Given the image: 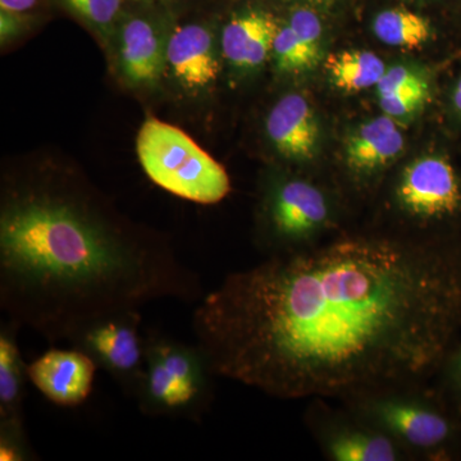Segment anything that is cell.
<instances>
[{
  "instance_id": "5",
  "label": "cell",
  "mask_w": 461,
  "mask_h": 461,
  "mask_svg": "<svg viewBox=\"0 0 461 461\" xmlns=\"http://www.w3.org/2000/svg\"><path fill=\"white\" fill-rule=\"evenodd\" d=\"M136 150L148 177L178 198L211 205L230 194L224 167L173 124L148 118L139 131Z\"/></svg>"
},
{
  "instance_id": "22",
  "label": "cell",
  "mask_w": 461,
  "mask_h": 461,
  "mask_svg": "<svg viewBox=\"0 0 461 461\" xmlns=\"http://www.w3.org/2000/svg\"><path fill=\"white\" fill-rule=\"evenodd\" d=\"M437 390L461 411V338L432 379Z\"/></svg>"
},
{
  "instance_id": "16",
  "label": "cell",
  "mask_w": 461,
  "mask_h": 461,
  "mask_svg": "<svg viewBox=\"0 0 461 461\" xmlns=\"http://www.w3.org/2000/svg\"><path fill=\"white\" fill-rule=\"evenodd\" d=\"M166 50L149 21L131 18L124 23L120 38V67L127 81L135 85L154 83L166 65Z\"/></svg>"
},
{
  "instance_id": "1",
  "label": "cell",
  "mask_w": 461,
  "mask_h": 461,
  "mask_svg": "<svg viewBox=\"0 0 461 461\" xmlns=\"http://www.w3.org/2000/svg\"><path fill=\"white\" fill-rule=\"evenodd\" d=\"M193 330L215 375L276 399L432 381L461 338V247L339 233L230 273L200 299Z\"/></svg>"
},
{
  "instance_id": "23",
  "label": "cell",
  "mask_w": 461,
  "mask_h": 461,
  "mask_svg": "<svg viewBox=\"0 0 461 461\" xmlns=\"http://www.w3.org/2000/svg\"><path fill=\"white\" fill-rule=\"evenodd\" d=\"M287 25L308 45L309 50L321 57V23L318 14L311 8H297L288 18Z\"/></svg>"
},
{
  "instance_id": "3",
  "label": "cell",
  "mask_w": 461,
  "mask_h": 461,
  "mask_svg": "<svg viewBox=\"0 0 461 461\" xmlns=\"http://www.w3.org/2000/svg\"><path fill=\"white\" fill-rule=\"evenodd\" d=\"M336 402L390 437L409 461L461 459V411L432 381L382 384Z\"/></svg>"
},
{
  "instance_id": "12",
  "label": "cell",
  "mask_w": 461,
  "mask_h": 461,
  "mask_svg": "<svg viewBox=\"0 0 461 461\" xmlns=\"http://www.w3.org/2000/svg\"><path fill=\"white\" fill-rule=\"evenodd\" d=\"M405 139L390 115L373 118L348 135L344 149V167L351 181L366 186L399 159Z\"/></svg>"
},
{
  "instance_id": "21",
  "label": "cell",
  "mask_w": 461,
  "mask_h": 461,
  "mask_svg": "<svg viewBox=\"0 0 461 461\" xmlns=\"http://www.w3.org/2000/svg\"><path fill=\"white\" fill-rule=\"evenodd\" d=\"M60 2L65 3L66 7L74 12L76 16L100 30L107 29L113 23L122 5V0H60Z\"/></svg>"
},
{
  "instance_id": "10",
  "label": "cell",
  "mask_w": 461,
  "mask_h": 461,
  "mask_svg": "<svg viewBox=\"0 0 461 461\" xmlns=\"http://www.w3.org/2000/svg\"><path fill=\"white\" fill-rule=\"evenodd\" d=\"M20 330L11 321L0 327V451L11 459H20L32 450L23 417L29 375L17 341Z\"/></svg>"
},
{
  "instance_id": "20",
  "label": "cell",
  "mask_w": 461,
  "mask_h": 461,
  "mask_svg": "<svg viewBox=\"0 0 461 461\" xmlns=\"http://www.w3.org/2000/svg\"><path fill=\"white\" fill-rule=\"evenodd\" d=\"M272 54L278 68L284 72L308 71L321 59L288 25L278 26Z\"/></svg>"
},
{
  "instance_id": "24",
  "label": "cell",
  "mask_w": 461,
  "mask_h": 461,
  "mask_svg": "<svg viewBox=\"0 0 461 461\" xmlns=\"http://www.w3.org/2000/svg\"><path fill=\"white\" fill-rule=\"evenodd\" d=\"M36 2L38 0H0V7L8 14H23L32 9Z\"/></svg>"
},
{
  "instance_id": "25",
  "label": "cell",
  "mask_w": 461,
  "mask_h": 461,
  "mask_svg": "<svg viewBox=\"0 0 461 461\" xmlns=\"http://www.w3.org/2000/svg\"><path fill=\"white\" fill-rule=\"evenodd\" d=\"M16 14L2 11V41H7L11 36L16 35Z\"/></svg>"
},
{
  "instance_id": "6",
  "label": "cell",
  "mask_w": 461,
  "mask_h": 461,
  "mask_svg": "<svg viewBox=\"0 0 461 461\" xmlns=\"http://www.w3.org/2000/svg\"><path fill=\"white\" fill-rule=\"evenodd\" d=\"M338 229V212L326 187L299 176L269 182L260 208L259 244L267 256L308 250Z\"/></svg>"
},
{
  "instance_id": "19",
  "label": "cell",
  "mask_w": 461,
  "mask_h": 461,
  "mask_svg": "<svg viewBox=\"0 0 461 461\" xmlns=\"http://www.w3.org/2000/svg\"><path fill=\"white\" fill-rule=\"evenodd\" d=\"M373 32L390 47L417 50L432 38L429 21L406 8L381 12L373 21Z\"/></svg>"
},
{
  "instance_id": "26",
  "label": "cell",
  "mask_w": 461,
  "mask_h": 461,
  "mask_svg": "<svg viewBox=\"0 0 461 461\" xmlns=\"http://www.w3.org/2000/svg\"><path fill=\"white\" fill-rule=\"evenodd\" d=\"M453 100L455 108H456L457 112H460L461 113V78L459 83H457L456 87H455Z\"/></svg>"
},
{
  "instance_id": "9",
  "label": "cell",
  "mask_w": 461,
  "mask_h": 461,
  "mask_svg": "<svg viewBox=\"0 0 461 461\" xmlns=\"http://www.w3.org/2000/svg\"><path fill=\"white\" fill-rule=\"evenodd\" d=\"M141 321L140 311L111 315L69 342L93 357L98 368L108 372L130 397H135L145 369L147 336L141 335Z\"/></svg>"
},
{
  "instance_id": "17",
  "label": "cell",
  "mask_w": 461,
  "mask_h": 461,
  "mask_svg": "<svg viewBox=\"0 0 461 461\" xmlns=\"http://www.w3.org/2000/svg\"><path fill=\"white\" fill-rule=\"evenodd\" d=\"M379 107L393 118L408 117L420 111L429 96V84L408 66L386 69L377 86Z\"/></svg>"
},
{
  "instance_id": "11",
  "label": "cell",
  "mask_w": 461,
  "mask_h": 461,
  "mask_svg": "<svg viewBox=\"0 0 461 461\" xmlns=\"http://www.w3.org/2000/svg\"><path fill=\"white\" fill-rule=\"evenodd\" d=\"M98 366L80 348H50L27 366L33 386L50 402L74 408L86 402L93 391Z\"/></svg>"
},
{
  "instance_id": "8",
  "label": "cell",
  "mask_w": 461,
  "mask_h": 461,
  "mask_svg": "<svg viewBox=\"0 0 461 461\" xmlns=\"http://www.w3.org/2000/svg\"><path fill=\"white\" fill-rule=\"evenodd\" d=\"M315 397L304 412L306 429L330 461H409L390 438L341 402Z\"/></svg>"
},
{
  "instance_id": "13",
  "label": "cell",
  "mask_w": 461,
  "mask_h": 461,
  "mask_svg": "<svg viewBox=\"0 0 461 461\" xmlns=\"http://www.w3.org/2000/svg\"><path fill=\"white\" fill-rule=\"evenodd\" d=\"M276 151L291 162H312L320 150L321 130L311 103L302 94H288L276 103L266 122Z\"/></svg>"
},
{
  "instance_id": "15",
  "label": "cell",
  "mask_w": 461,
  "mask_h": 461,
  "mask_svg": "<svg viewBox=\"0 0 461 461\" xmlns=\"http://www.w3.org/2000/svg\"><path fill=\"white\" fill-rule=\"evenodd\" d=\"M278 25L260 11L238 14L224 26L222 51L227 62L240 69L262 66L272 53Z\"/></svg>"
},
{
  "instance_id": "2",
  "label": "cell",
  "mask_w": 461,
  "mask_h": 461,
  "mask_svg": "<svg viewBox=\"0 0 461 461\" xmlns=\"http://www.w3.org/2000/svg\"><path fill=\"white\" fill-rule=\"evenodd\" d=\"M200 276L168 242L91 200L14 187L0 212V309L20 329L68 341L96 321L158 300L200 302Z\"/></svg>"
},
{
  "instance_id": "18",
  "label": "cell",
  "mask_w": 461,
  "mask_h": 461,
  "mask_svg": "<svg viewBox=\"0 0 461 461\" xmlns=\"http://www.w3.org/2000/svg\"><path fill=\"white\" fill-rule=\"evenodd\" d=\"M324 67L335 86L346 93L377 86L387 69L377 54L359 50L330 54Z\"/></svg>"
},
{
  "instance_id": "7",
  "label": "cell",
  "mask_w": 461,
  "mask_h": 461,
  "mask_svg": "<svg viewBox=\"0 0 461 461\" xmlns=\"http://www.w3.org/2000/svg\"><path fill=\"white\" fill-rule=\"evenodd\" d=\"M390 198L393 211L414 226L453 222L461 217V178L450 160L427 154L403 167Z\"/></svg>"
},
{
  "instance_id": "27",
  "label": "cell",
  "mask_w": 461,
  "mask_h": 461,
  "mask_svg": "<svg viewBox=\"0 0 461 461\" xmlns=\"http://www.w3.org/2000/svg\"><path fill=\"white\" fill-rule=\"evenodd\" d=\"M312 2L326 3V2H330V0H312Z\"/></svg>"
},
{
  "instance_id": "4",
  "label": "cell",
  "mask_w": 461,
  "mask_h": 461,
  "mask_svg": "<svg viewBox=\"0 0 461 461\" xmlns=\"http://www.w3.org/2000/svg\"><path fill=\"white\" fill-rule=\"evenodd\" d=\"M214 377L198 344L150 332L135 399L148 417L184 418L200 423L213 403Z\"/></svg>"
},
{
  "instance_id": "14",
  "label": "cell",
  "mask_w": 461,
  "mask_h": 461,
  "mask_svg": "<svg viewBox=\"0 0 461 461\" xmlns=\"http://www.w3.org/2000/svg\"><path fill=\"white\" fill-rule=\"evenodd\" d=\"M166 47L167 65L185 89H208L215 83L220 75V62L213 35L206 27H178Z\"/></svg>"
}]
</instances>
